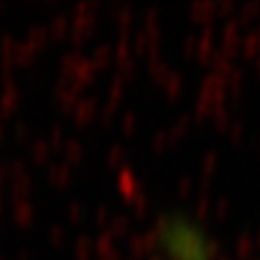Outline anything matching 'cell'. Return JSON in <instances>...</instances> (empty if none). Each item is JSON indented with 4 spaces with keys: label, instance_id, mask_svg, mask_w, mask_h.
Segmentation results:
<instances>
[{
    "label": "cell",
    "instance_id": "1",
    "mask_svg": "<svg viewBox=\"0 0 260 260\" xmlns=\"http://www.w3.org/2000/svg\"><path fill=\"white\" fill-rule=\"evenodd\" d=\"M165 246L175 260H211L204 239L186 220H172L162 232Z\"/></svg>",
    "mask_w": 260,
    "mask_h": 260
}]
</instances>
